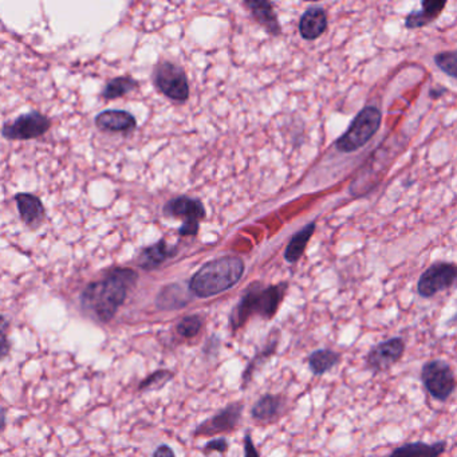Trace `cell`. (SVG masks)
I'll use <instances>...</instances> for the list:
<instances>
[{"label": "cell", "instance_id": "6da1fadb", "mask_svg": "<svg viewBox=\"0 0 457 457\" xmlns=\"http://www.w3.org/2000/svg\"><path fill=\"white\" fill-rule=\"evenodd\" d=\"M137 278V272L131 268H114L104 281L87 286L82 294V305L101 321H110L126 299Z\"/></svg>", "mask_w": 457, "mask_h": 457}, {"label": "cell", "instance_id": "7402d4cb", "mask_svg": "<svg viewBox=\"0 0 457 457\" xmlns=\"http://www.w3.org/2000/svg\"><path fill=\"white\" fill-rule=\"evenodd\" d=\"M314 229H316V224L311 223L308 224L307 227L299 231L296 235H294V238L290 241L287 250L284 252V258L286 261H290V263H295L296 261H299V258L303 255L305 252L306 244L307 241L311 238V235L314 233Z\"/></svg>", "mask_w": 457, "mask_h": 457}, {"label": "cell", "instance_id": "4316f807", "mask_svg": "<svg viewBox=\"0 0 457 457\" xmlns=\"http://www.w3.org/2000/svg\"><path fill=\"white\" fill-rule=\"evenodd\" d=\"M172 377H174V374L171 371H156V373H153L151 377H148L145 381L142 382L141 385H140V391L159 389V388H161L163 385L169 381Z\"/></svg>", "mask_w": 457, "mask_h": 457}, {"label": "cell", "instance_id": "7c38bea8", "mask_svg": "<svg viewBox=\"0 0 457 457\" xmlns=\"http://www.w3.org/2000/svg\"><path fill=\"white\" fill-rule=\"evenodd\" d=\"M96 125L101 131H131L137 122L125 110H105L96 117Z\"/></svg>", "mask_w": 457, "mask_h": 457}, {"label": "cell", "instance_id": "5b68a950", "mask_svg": "<svg viewBox=\"0 0 457 457\" xmlns=\"http://www.w3.org/2000/svg\"><path fill=\"white\" fill-rule=\"evenodd\" d=\"M421 380L426 391L438 401H446L456 388L452 368L441 359L425 363L421 371Z\"/></svg>", "mask_w": 457, "mask_h": 457}, {"label": "cell", "instance_id": "8fae6325", "mask_svg": "<svg viewBox=\"0 0 457 457\" xmlns=\"http://www.w3.org/2000/svg\"><path fill=\"white\" fill-rule=\"evenodd\" d=\"M403 350L405 342L403 338H391L371 348L366 357V365L374 373L388 371L403 357Z\"/></svg>", "mask_w": 457, "mask_h": 457}, {"label": "cell", "instance_id": "603a6c76", "mask_svg": "<svg viewBox=\"0 0 457 457\" xmlns=\"http://www.w3.org/2000/svg\"><path fill=\"white\" fill-rule=\"evenodd\" d=\"M137 86V84L129 76H121L111 79L104 90V97L108 99H116L128 94L131 90Z\"/></svg>", "mask_w": 457, "mask_h": 457}, {"label": "cell", "instance_id": "44dd1931", "mask_svg": "<svg viewBox=\"0 0 457 457\" xmlns=\"http://www.w3.org/2000/svg\"><path fill=\"white\" fill-rule=\"evenodd\" d=\"M307 359L313 373L316 376H322L337 365L341 361V354L337 351L323 348V350H316L314 353H311Z\"/></svg>", "mask_w": 457, "mask_h": 457}, {"label": "cell", "instance_id": "ffe728a7", "mask_svg": "<svg viewBox=\"0 0 457 457\" xmlns=\"http://www.w3.org/2000/svg\"><path fill=\"white\" fill-rule=\"evenodd\" d=\"M246 6L250 9V11L255 16V19L261 24H263L270 33L273 34V35H279L281 34L279 23L276 21V16L272 11L270 3L250 0V1H246Z\"/></svg>", "mask_w": 457, "mask_h": 457}, {"label": "cell", "instance_id": "f1b7e54d", "mask_svg": "<svg viewBox=\"0 0 457 457\" xmlns=\"http://www.w3.org/2000/svg\"><path fill=\"white\" fill-rule=\"evenodd\" d=\"M244 455H246L244 457H259L258 449L253 446L250 433L244 436Z\"/></svg>", "mask_w": 457, "mask_h": 457}, {"label": "cell", "instance_id": "484cf974", "mask_svg": "<svg viewBox=\"0 0 457 457\" xmlns=\"http://www.w3.org/2000/svg\"><path fill=\"white\" fill-rule=\"evenodd\" d=\"M435 61L437 66L448 76L453 78L457 76V54L455 51L436 55Z\"/></svg>", "mask_w": 457, "mask_h": 457}, {"label": "cell", "instance_id": "9c48e42d", "mask_svg": "<svg viewBox=\"0 0 457 457\" xmlns=\"http://www.w3.org/2000/svg\"><path fill=\"white\" fill-rule=\"evenodd\" d=\"M456 279V268L449 263H437L429 267L421 275L418 281V294L424 298H431L433 295L449 288Z\"/></svg>", "mask_w": 457, "mask_h": 457}, {"label": "cell", "instance_id": "3957f363", "mask_svg": "<svg viewBox=\"0 0 457 457\" xmlns=\"http://www.w3.org/2000/svg\"><path fill=\"white\" fill-rule=\"evenodd\" d=\"M287 284L270 286L266 288L259 284H252L241 296L239 303L229 316V327L235 333L247 323L251 316H259L264 319H271L276 314L279 305L283 301Z\"/></svg>", "mask_w": 457, "mask_h": 457}, {"label": "cell", "instance_id": "f546056e", "mask_svg": "<svg viewBox=\"0 0 457 457\" xmlns=\"http://www.w3.org/2000/svg\"><path fill=\"white\" fill-rule=\"evenodd\" d=\"M153 457H174V453L169 446H161L154 451Z\"/></svg>", "mask_w": 457, "mask_h": 457}, {"label": "cell", "instance_id": "4fadbf2b", "mask_svg": "<svg viewBox=\"0 0 457 457\" xmlns=\"http://www.w3.org/2000/svg\"><path fill=\"white\" fill-rule=\"evenodd\" d=\"M279 339H281L279 330H272L270 336L267 338V342H266L264 348H261V351L256 353V356L252 358L250 363L247 365L244 373L241 374L243 388H246V386L250 383L253 373L259 371L261 366H263V363L267 362V361L271 358L272 356L276 353V348H278V345H279Z\"/></svg>", "mask_w": 457, "mask_h": 457}, {"label": "cell", "instance_id": "5bb4252c", "mask_svg": "<svg viewBox=\"0 0 457 457\" xmlns=\"http://www.w3.org/2000/svg\"><path fill=\"white\" fill-rule=\"evenodd\" d=\"M282 408H283V400L281 396L266 394L253 405L251 416L258 423H271L281 414Z\"/></svg>", "mask_w": 457, "mask_h": 457}, {"label": "cell", "instance_id": "52a82bcc", "mask_svg": "<svg viewBox=\"0 0 457 457\" xmlns=\"http://www.w3.org/2000/svg\"><path fill=\"white\" fill-rule=\"evenodd\" d=\"M154 84L166 97L174 101H186L189 96L186 73L171 62H163L154 69Z\"/></svg>", "mask_w": 457, "mask_h": 457}, {"label": "cell", "instance_id": "e0dca14e", "mask_svg": "<svg viewBox=\"0 0 457 457\" xmlns=\"http://www.w3.org/2000/svg\"><path fill=\"white\" fill-rule=\"evenodd\" d=\"M446 449V441L435 444L426 443H408L393 451L389 457H440Z\"/></svg>", "mask_w": 457, "mask_h": 457}, {"label": "cell", "instance_id": "9a60e30c", "mask_svg": "<svg viewBox=\"0 0 457 457\" xmlns=\"http://www.w3.org/2000/svg\"><path fill=\"white\" fill-rule=\"evenodd\" d=\"M15 200L21 218L27 226H36L44 220V208L38 197L31 194H18Z\"/></svg>", "mask_w": 457, "mask_h": 457}, {"label": "cell", "instance_id": "d6a6232c", "mask_svg": "<svg viewBox=\"0 0 457 457\" xmlns=\"http://www.w3.org/2000/svg\"><path fill=\"white\" fill-rule=\"evenodd\" d=\"M3 426H4V413L0 412V431L3 429Z\"/></svg>", "mask_w": 457, "mask_h": 457}, {"label": "cell", "instance_id": "4dcf8cb0", "mask_svg": "<svg viewBox=\"0 0 457 457\" xmlns=\"http://www.w3.org/2000/svg\"><path fill=\"white\" fill-rule=\"evenodd\" d=\"M10 351V345L4 338H0V359L6 357Z\"/></svg>", "mask_w": 457, "mask_h": 457}, {"label": "cell", "instance_id": "cb8c5ba5", "mask_svg": "<svg viewBox=\"0 0 457 457\" xmlns=\"http://www.w3.org/2000/svg\"><path fill=\"white\" fill-rule=\"evenodd\" d=\"M183 291L179 286H169L165 287L161 294L157 299V305L161 308H174V307H183L186 302L181 301Z\"/></svg>", "mask_w": 457, "mask_h": 457}, {"label": "cell", "instance_id": "d4e9b609", "mask_svg": "<svg viewBox=\"0 0 457 457\" xmlns=\"http://www.w3.org/2000/svg\"><path fill=\"white\" fill-rule=\"evenodd\" d=\"M203 327V318L200 316H188L183 318L176 327L179 336L183 338L196 337Z\"/></svg>", "mask_w": 457, "mask_h": 457}, {"label": "cell", "instance_id": "d6986e66", "mask_svg": "<svg viewBox=\"0 0 457 457\" xmlns=\"http://www.w3.org/2000/svg\"><path fill=\"white\" fill-rule=\"evenodd\" d=\"M174 253H176V248L171 250L169 246L165 243V240H160L159 243H156V244L142 251L141 256H140V266L145 270H153V268L159 267L168 258L174 256Z\"/></svg>", "mask_w": 457, "mask_h": 457}, {"label": "cell", "instance_id": "83f0119b", "mask_svg": "<svg viewBox=\"0 0 457 457\" xmlns=\"http://www.w3.org/2000/svg\"><path fill=\"white\" fill-rule=\"evenodd\" d=\"M228 449V441L224 437H219L215 440H211L206 446V451H216L219 453H226Z\"/></svg>", "mask_w": 457, "mask_h": 457}, {"label": "cell", "instance_id": "1f68e13d", "mask_svg": "<svg viewBox=\"0 0 457 457\" xmlns=\"http://www.w3.org/2000/svg\"><path fill=\"white\" fill-rule=\"evenodd\" d=\"M7 328H9V322L3 316H0V338L7 331Z\"/></svg>", "mask_w": 457, "mask_h": 457}, {"label": "cell", "instance_id": "30bf717a", "mask_svg": "<svg viewBox=\"0 0 457 457\" xmlns=\"http://www.w3.org/2000/svg\"><path fill=\"white\" fill-rule=\"evenodd\" d=\"M244 409L243 401L229 403L223 411H220L214 417L206 420L203 424L199 425L195 431V436H215L232 432L239 424L241 413Z\"/></svg>", "mask_w": 457, "mask_h": 457}, {"label": "cell", "instance_id": "277c9868", "mask_svg": "<svg viewBox=\"0 0 457 457\" xmlns=\"http://www.w3.org/2000/svg\"><path fill=\"white\" fill-rule=\"evenodd\" d=\"M381 125V111L374 106H366L351 122L346 133L338 140V151L350 153L366 145Z\"/></svg>", "mask_w": 457, "mask_h": 457}, {"label": "cell", "instance_id": "ba28073f", "mask_svg": "<svg viewBox=\"0 0 457 457\" xmlns=\"http://www.w3.org/2000/svg\"><path fill=\"white\" fill-rule=\"evenodd\" d=\"M50 128L49 119L41 113H29L18 117L3 128V136L9 140H31L41 137Z\"/></svg>", "mask_w": 457, "mask_h": 457}, {"label": "cell", "instance_id": "7a4b0ae2", "mask_svg": "<svg viewBox=\"0 0 457 457\" xmlns=\"http://www.w3.org/2000/svg\"><path fill=\"white\" fill-rule=\"evenodd\" d=\"M244 272V263L236 256H224L209 261L192 276L189 290L199 298H209L229 290Z\"/></svg>", "mask_w": 457, "mask_h": 457}, {"label": "cell", "instance_id": "8992f818", "mask_svg": "<svg viewBox=\"0 0 457 457\" xmlns=\"http://www.w3.org/2000/svg\"><path fill=\"white\" fill-rule=\"evenodd\" d=\"M164 214L166 216L183 219V227L180 228V235H196L199 232V221L206 216V209L200 200L191 197H176L168 201L164 207Z\"/></svg>", "mask_w": 457, "mask_h": 457}, {"label": "cell", "instance_id": "2e32d148", "mask_svg": "<svg viewBox=\"0 0 457 457\" xmlns=\"http://www.w3.org/2000/svg\"><path fill=\"white\" fill-rule=\"evenodd\" d=\"M327 27L326 12L322 9H308L303 14L301 23H299V31L302 36L308 41L316 39L321 36Z\"/></svg>", "mask_w": 457, "mask_h": 457}, {"label": "cell", "instance_id": "ac0fdd59", "mask_svg": "<svg viewBox=\"0 0 457 457\" xmlns=\"http://www.w3.org/2000/svg\"><path fill=\"white\" fill-rule=\"evenodd\" d=\"M446 7V1H437V0H426L421 6V10L418 12H412L406 18V27L408 29H418L425 24L432 22L436 19L443 9Z\"/></svg>", "mask_w": 457, "mask_h": 457}]
</instances>
